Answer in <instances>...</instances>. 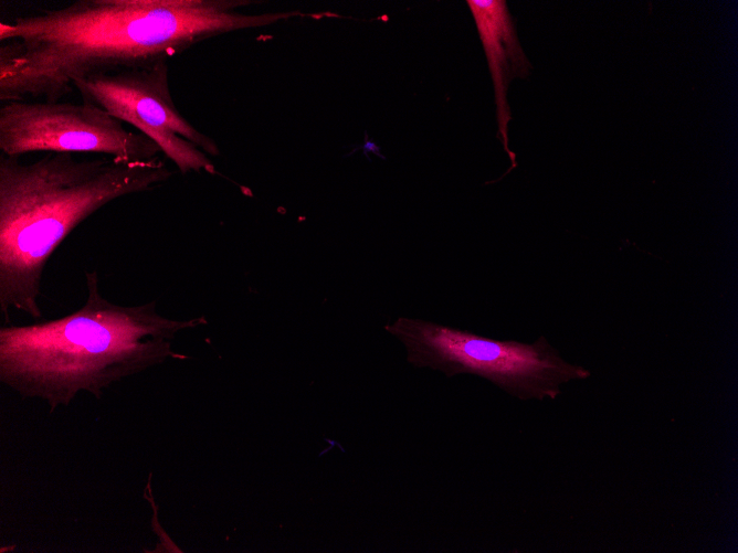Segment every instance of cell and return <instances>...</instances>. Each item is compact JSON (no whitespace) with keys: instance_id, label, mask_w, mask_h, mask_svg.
Instances as JSON below:
<instances>
[{"instance_id":"cell-5","label":"cell","mask_w":738,"mask_h":553,"mask_svg":"<svg viewBox=\"0 0 738 553\" xmlns=\"http://www.w3.org/2000/svg\"><path fill=\"white\" fill-rule=\"evenodd\" d=\"M168 60L97 74L73 83L83 102L127 123L154 140L177 168L215 173L205 156H218V145L197 130L176 107L168 79Z\"/></svg>"},{"instance_id":"cell-7","label":"cell","mask_w":738,"mask_h":553,"mask_svg":"<svg viewBox=\"0 0 738 553\" xmlns=\"http://www.w3.org/2000/svg\"><path fill=\"white\" fill-rule=\"evenodd\" d=\"M476 20L478 32L488 60L495 98L499 134L505 151L516 167L515 153L508 148L507 124L512 119L506 93L514 77L529 73L530 64L518 42L512 17L505 1H467ZM510 168V169H512Z\"/></svg>"},{"instance_id":"cell-2","label":"cell","mask_w":738,"mask_h":553,"mask_svg":"<svg viewBox=\"0 0 738 553\" xmlns=\"http://www.w3.org/2000/svg\"><path fill=\"white\" fill-rule=\"evenodd\" d=\"M84 305L62 318L0 329V382L53 412L82 392L101 398L104 390L168 359L188 357L171 349L176 334L208 325L201 316L173 320L156 301L120 306L101 295L98 274L86 272Z\"/></svg>"},{"instance_id":"cell-4","label":"cell","mask_w":738,"mask_h":553,"mask_svg":"<svg viewBox=\"0 0 738 553\" xmlns=\"http://www.w3.org/2000/svg\"><path fill=\"white\" fill-rule=\"evenodd\" d=\"M384 329L403 343L413 366L440 371L446 377L476 375L520 401L555 400L562 384L591 375L588 369L567 362L542 336L533 343L497 340L407 317Z\"/></svg>"},{"instance_id":"cell-3","label":"cell","mask_w":738,"mask_h":553,"mask_svg":"<svg viewBox=\"0 0 738 553\" xmlns=\"http://www.w3.org/2000/svg\"><path fill=\"white\" fill-rule=\"evenodd\" d=\"M171 171L159 157L77 160L48 152L23 163L0 155V311L40 319L45 265L70 233L119 198L162 184Z\"/></svg>"},{"instance_id":"cell-6","label":"cell","mask_w":738,"mask_h":553,"mask_svg":"<svg viewBox=\"0 0 738 553\" xmlns=\"http://www.w3.org/2000/svg\"><path fill=\"white\" fill-rule=\"evenodd\" d=\"M1 153H102L124 161L157 158L160 147L99 107L60 100H15L0 107Z\"/></svg>"},{"instance_id":"cell-1","label":"cell","mask_w":738,"mask_h":553,"mask_svg":"<svg viewBox=\"0 0 738 553\" xmlns=\"http://www.w3.org/2000/svg\"><path fill=\"white\" fill-rule=\"evenodd\" d=\"M245 0H76L0 22V100H60L73 83L168 60L217 35L307 17Z\"/></svg>"}]
</instances>
